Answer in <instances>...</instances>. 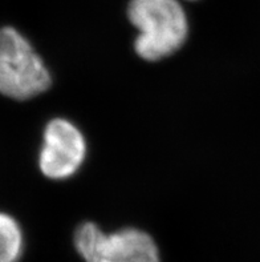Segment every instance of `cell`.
Segmentation results:
<instances>
[{"label":"cell","instance_id":"cell-1","mask_svg":"<svg viewBox=\"0 0 260 262\" xmlns=\"http://www.w3.org/2000/svg\"><path fill=\"white\" fill-rule=\"evenodd\" d=\"M128 17L138 31L135 52L146 61L172 56L187 40L190 26L181 0H130Z\"/></svg>","mask_w":260,"mask_h":262},{"label":"cell","instance_id":"cell-2","mask_svg":"<svg viewBox=\"0 0 260 262\" xmlns=\"http://www.w3.org/2000/svg\"><path fill=\"white\" fill-rule=\"evenodd\" d=\"M52 79L30 40L12 27L0 28V95L30 100L45 92Z\"/></svg>","mask_w":260,"mask_h":262},{"label":"cell","instance_id":"cell-3","mask_svg":"<svg viewBox=\"0 0 260 262\" xmlns=\"http://www.w3.org/2000/svg\"><path fill=\"white\" fill-rule=\"evenodd\" d=\"M73 241L85 262H159L153 237L137 228L105 233L94 223H84L75 232Z\"/></svg>","mask_w":260,"mask_h":262},{"label":"cell","instance_id":"cell-4","mask_svg":"<svg viewBox=\"0 0 260 262\" xmlns=\"http://www.w3.org/2000/svg\"><path fill=\"white\" fill-rule=\"evenodd\" d=\"M86 140L76 124L56 117L46 124L39 152V169L51 180L75 176L86 159Z\"/></svg>","mask_w":260,"mask_h":262},{"label":"cell","instance_id":"cell-5","mask_svg":"<svg viewBox=\"0 0 260 262\" xmlns=\"http://www.w3.org/2000/svg\"><path fill=\"white\" fill-rule=\"evenodd\" d=\"M24 249L23 230L11 214L0 212V262H19Z\"/></svg>","mask_w":260,"mask_h":262}]
</instances>
